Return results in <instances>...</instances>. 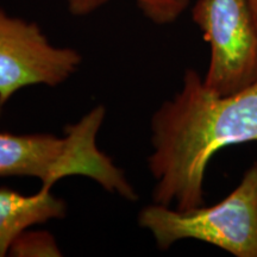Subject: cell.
I'll return each instance as SVG.
<instances>
[{
	"mask_svg": "<svg viewBox=\"0 0 257 257\" xmlns=\"http://www.w3.org/2000/svg\"><path fill=\"white\" fill-rule=\"evenodd\" d=\"M249 4L251 6L253 17H255L256 23H257V0H249Z\"/></svg>",
	"mask_w": 257,
	"mask_h": 257,
	"instance_id": "cell-8",
	"label": "cell"
},
{
	"mask_svg": "<svg viewBox=\"0 0 257 257\" xmlns=\"http://www.w3.org/2000/svg\"><path fill=\"white\" fill-rule=\"evenodd\" d=\"M104 117V107L98 106L67 127L64 137L0 133V178L31 176L51 188L67 176H87L108 192L135 200L137 195L123 170L96 146Z\"/></svg>",
	"mask_w": 257,
	"mask_h": 257,
	"instance_id": "cell-2",
	"label": "cell"
},
{
	"mask_svg": "<svg viewBox=\"0 0 257 257\" xmlns=\"http://www.w3.org/2000/svg\"><path fill=\"white\" fill-rule=\"evenodd\" d=\"M192 17L211 48L204 83L229 95L257 81V23L249 0H198Z\"/></svg>",
	"mask_w": 257,
	"mask_h": 257,
	"instance_id": "cell-4",
	"label": "cell"
},
{
	"mask_svg": "<svg viewBox=\"0 0 257 257\" xmlns=\"http://www.w3.org/2000/svg\"><path fill=\"white\" fill-rule=\"evenodd\" d=\"M50 189L42 186L36 194L24 195L0 187V257L8 255L28 227L64 216L66 205Z\"/></svg>",
	"mask_w": 257,
	"mask_h": 257,
	"instance_id": "cell-6",
	"label": "cell"
},
{
	"mask_svg": "<svg viewBox=\"0 0 257 257\" xmlns=\"http://www.w3.org/2000/svg\"><path fill=\"white\" fill-rule=\"evenodd\" d=\"M138 223L153 233L161 249L182 239H197L236 257H257V161L242 181L213 206L189 211L154 204L144 207Z\"/></svg>",
	"mask_w": 257,
	"mask_h": 257,
	"instance_id": "cell-3",
	"label": "cell"
},
{
	"mask_svg": "<svg viewBox=\"0 0 257 257\" xmlns=\"http://www.w3.org/2000/svg\"><path fill=\"white\" fill-rule=\"evenodd\" d=\"M70 14L87 16L108 0H67ZM138 8L155 24H170L187 9L189 0H136Z\"/></svg>",
	"mask_w": 257,
	"mask_h": 257,
	"instance_id": "cell-7",
	"label": "cell"
},
{
	"mask_svg": "<svg viewBox=\"0 0 257 257\" xmlns=\"http://www.w3.org/2000/svg\"><path fill=\"white\" fill-rule=\"evenodd\" d=\"M80 63L78 51L54 47L36 23L0 9V112L21 88L60 85Z\"/></svg>",
	"mask_w": 257,
	"mask_h": 257,
	"instance_id": "cell-5",
	"label": "cell"
},
{
	"mask_svg": "<svg viewBox=\"0 0 257 257\" xmlns=\"http://www.w3.org/2000/svg\"><path fill=\"white\" fill-rule=\"evenodd\" d=\"M154 153L149 169L154 201L189 211L204 205V179L214 154L225 147L257 141V81L219 95L187 69L181 91L161 105L152 119Z\"/></svg>",
	"mask_w": 257,
	"mask_h": 257,
	"instance_id": "cell-1",
	"label": "cell"
}]
</instances>
